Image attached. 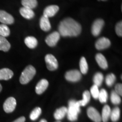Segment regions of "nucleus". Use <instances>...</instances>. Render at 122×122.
<instances>
[{
  "instance_id": "20",
  "label": "nucleus",
  "mask_w": 122,
  "mask_h": 122,
  "mask_svg": "<svg viewBox=\"0 0 122 122\" xmlns=\"http://www.w3.org/2000/svg\"><path fill=\"white\" fill-rule=\"evenodd\" d=\"M111 109L109 105H106L103 107L102 111L101 120L103 122H107L108 120L110 117Z\"/></svg>"
},
{
  "instance_id": "13",
  "label": "nucleus",
  "mask_w": 122,
  "mask_h": 122,
  "mask_svg": "<svg viewBox=\"0 0 122 122\" xmlns=\"http://www.w3.org/2000/svg\"><path fill=\"white\" fill-rule=\"evenodd\" d=\"M48 85L49 82L48 80H46V79L41 80L36 85V89H35L36 93L37 94H42L47 89V88L48 87Z\"/></svg>"
},
{
  "instance_id": "14",
  "label": "nucleus",
  "mask_w": 122,
  "mask_h": 122,
  "mask_svg": "<svg viewBox=\"0 0 122 122\" xmlns=\"http://www.w3.org/2000/svg\"><path fill=\"white\" fill-rule=\"evenodd\" d=\"M13 75V72L9 68H5L0 70V80H8L11 79Z\"/></svg>"
},
{
  "instance_id": "2",
  "label": "nucleus",
  "mask_w": 122,
  "mask_h": 122,
  "mask_svg": "<svg viewBox=\"0 0 122 122\" xmlns=\"http://www.w3.org/2000/svg\"><path fill=\"white\" fill-rule=\"evenodd\" d=\"M80 112V106H79L77 101L74 100H70L68 102V107L67 108L68 119L71 122L77 120L78 114Z\"/></svg>"
},
{
  "instance_id": "1",
  "label": "nucleus",
  "mask_w": 122,
  "mask_h": 122,
  "mask_svg": "<svg viewBox=\"0 0 122 122\" xmlns=\"http://www.w3.org/2000/svg\"><path fill=\"white\" fill-rule=\"evenodd\" d=\"M58 30L59 33L63 37H74L80 34L81 27L75 20L68 18L60 23Z\"/></svg>"
},
{
  "instance_id": "17",
  "label": "nucleus",
  "mask_w": 122,
  "mask_h": 122,
  "mask_svg": "<svg viewBox=\"0 0 122 122\" xmlns=\"http://www.w3.org/2000/svg\"><path fill=\"white\" fill-rule=\"evenodd\" d=\"M67 108L65 106L61 107L58 109L57 110L55 111L54 114V118L56 120L59 121L65 117L66 115L67 114Z\"/></svg>"
},
{
  "instance_id": "33",
  "label": "nucleus",
  "mask_w": 122,
  "mask_h": 122,
  "mask_svg": "<svg viewBox=\"0 0 122 122\" xmlns=\"http://www.w3.org/2000/svg\"><path fill=\"white\" fill-rule=\"evenodd\" d=\"M115 31L118 36L122 37V21L118 22L115 27Z\"/></svg>"
},
{
  "instance_id": "8",
  "label": "nucleus",
  "mask_w": 122,
  "mask_h": 122,
  "mask_svg": "<svg viewBox=\"0 0 122 122\" xmlns=\"http://www.w3.org/2000/svg\"><path fill=\"white\" fill-rule=\"evenodd\" d=\"M60 34L58 32H54L51 34H50L46 38V43L48 44L49 46L53 47L56 45L58 41L60 39Z\"/></svg>"
},
{
  "instance_id": "6",
  "label": "nucleus",
  "mask_w": 122,
  "mask_h": 122,
  "mask_svg": "<svg viewBox=\"0 0 122 122\" xmlns=\"http://www.w3.org/2000/svg\"><path fill=\"white\" fill-rule=\"evenodd\" d=\"M16 106V100L14 97H9L5 101L4 103V111L7 113H10L13 111H14V110Z\"/></svg>"
},
{
  "instance_id": "15",
  "label": "nucleus",
  "mask_w": 122,
  "mask_h": 122,
  "mask_svg": "<svg viewBox=\"0 0 122 122\" xmlns=\"http://www.w3.org/2000/svg\"><path fill=\"white\" fill-rule=\"evenodd\" d=\"M20 13L23 17L27 19H31L34 17L35 13L32 9L23 7L20 9Z\"/></svg>"
},
{
  "instance_id": "5",
  "label": "nucleus",
  "mask_w": 122,
  "mask_h": 122,
  "mask_svg": "<svg viewBox=\"0 0 122 122\" xmlns=\"http://www.w3.org/2000/svg\"><path fill=\"white\" fill-rule=\"evenodd\" d=\"M65 78L68 81H79L81 78V73L77 70H70L66 73Z\"/></svg>"
},
{
  "instance_id": "32",
  "label": "nucleus",
  "mask_w": 122,
  "mask_h": 122,
  "mask_svg": "<svg viewBox=\"0 0 122 122\" xmlns=\"http://www.w3.org/2000/svg\"><path fill=\"white\" fill-rule=\"evenodd\" d=\"M99 93H100V91H99L98 86L94 84L91 88V92H90L91 95L92 96L94 99H98Z\"/></svg>"
},
{
  "instance_id": "22",
  "label": "nucleus",
  "mask_w": 122,
  "mask_h": 122,
  "mask_svg": "<svg viewBox=\"0 0 122 122\" xmlns=\"http://www.w3.org/2000/svg\"><path fill=\"white\" fill-rule=\"evenodd\" d=\"M91 100V93L88 91L84 92L83 94V100L77 101L80 106H84L87 105Z\"/></svg>"
},
{
  "instance_id": "21",
  "label": "nucleus",
  "mask_w": 122,
  "mask_h": 122,
  "mask_svg": "<svg viewBox=\"0 0 122 122\" xmlns=\"http://www.w3.org/2000/svg\"><path fill=\"white\" fill-rule=\"evenodd\" d=\"M11 45L5 37L0 36V50L4 51H9Z\"/></svg>"
},
{
  "instance_id": "35",
  "label": "nucleus",
  "mask_w": 122,
  "mask_h": 122,
  "mask_svg": "<svg viewBox=\"0 0 122 122\" xmlns=\"http://www.w3.org/2000/svg\"><path fill=\"white\" fill-rule=\"evenodd\" d=\"M25 117H20V118H18L17 119H16L15 121H14L13 122H25Z\"/></svg>"
},
{
  "instance_id": "39",
  "label": "nucleus",
  "mask_w": 122,
  "mask_h": 122,
  "mask_svg": "<svg viewBox=\"0 0 122 122\" xmlns=\"http://www.w3.org/2000/svg\"><path fill=\"white\" fill-rule=\"evenodd\" d=\"M98 1H100V0H98ZM102 1H106V0H102Z\"/></svg>"
},
{
  "instance_id": "9",
  "label": "nucleus",
  "mask_w": 122,
  "mask_h": 122,
  "mask_svg": "<svg viewBox=\"0 0 122 122\" xmlns=\"http://www.w3.org/2000/svg\"><path fill=\"white\" fill-rule=\"evenodd\" d=\"M87 115L94 122H101L102 120L100 114L95 108L93 107H89L87 109Z\"/></svg>"
},
{
  "instance_id": "25",
  "label": "nucleus",
  "mask_w": 122,
  "mask_h": 122,
  "mask_svg": "<svg viewBox=\"0 0 122 122\" xmlns=\"http://www.w3.org/2000/svg\"><path fill=\"white\" fill-rule=\"evenodd\" d=\"M80 72L83 74H86L88 71V65L85 57H81L80 61Z\"/></svg>"
},
{
  "instance_id": "23",
  "label": "nucleus",
  "mask_w": 122,
  "mask_h": 122,
  "mask_svg": "<svg viewBox=\"0 0 122 122\" xmlns=\"http://www.w3.org/2000/svg\"><path fill=\"white\" fill-rule=\"evenodd\" d=\"M22 4L23 7L33 9L37 6V0H22Z\"/></svg>"
},
{
  "instance_id": "28",
  "label": "nucleus",
  "mask_w": 122,
  "mask_h": 122,
  "mask_svg": "<svg viewBox=\"0 0 122 122\" xmlns=\"http://www.w3.org/2000/svg\"><path fill=\"white\" fill-rule=\"evenodd\" d=\"M108 98V94L107 91L105 89H102L101 91H100V93H99L98 99L100 101L101 103H106L107 101Z\"/></svg>"
},
{
  "instance_id": "16",
  "label": "nucleus",
  "mask_w": 122,
  "mask_h": 122,
  "mask_svg": "<svg viewBox=\"0 0 122 122\" xmlns=\"http://www.w3.org/2000/svg\"><path fill=\"white\" fill-rule=\"evenodd\" d=\"M96 60L97 61V63L99 65V66L102 69H106L108 67V64L107 62L106 58L101 53H98L96 56Z\"/></svg>"
},
{
  "instance_id": "34",
  "label": "nucleus",
  "mask_w": 122,
  "mask_h": 122,
  "mask_svg": "<svg viewBox=\"0 0 122 122\" xmlns=\"http://www.w3.org/2000/svg\"><path fill=\"white\" fill-rule=\"evenodd\" d=\"M119 96H122V84H117L115 86V91Z\"/></svg>"
},
{
  "instance_id": "10",
  "label": "nucleus",
  "mask_w": 122,
  "mask_h": 122,
  "mask_svg": "<svg viewBox=\"0 0 122 122\" xmlns=\"http://www.w3.org/2000/svg\"><path fill=\"white\" fill-rule=\"evenodd\" d=\"M0 22L4 24H11L14 22L13 16L4 10H0Z\"/></svg>"
},
{
  "instance_id": "11",
  "label": "nucleus",
  "mask_w": 122,
  "mask_h": 122,
  "mask_svg": "<svg viewBox=\"0 0 122 122\" xmlns=\"http://www.w3.org/2000/svg\"><path fill=\"white\" fill-rule=\"evenodd\" d=\"M111 45L110 41L106 37L99 39L96 42V48L97 50H101L108 48Z\"/></svg>"
},
{
  "instance_id": "37",
  "label": "nucleus",
  "mask_w": 122,
  "mask_h": 122,
  "mask_svg": "<svg viewBox=\"0 0 122 122\" xmlns=\"http://www.w3.org/2000/svg\"><path fill=\"white\" fill-rule=\"evenodd\" d=\"M2 85H1V84H0V92H1V91H2Z\"/></svg>"
},
{
  "instance_id": "19",
  "label": "nucleus",
  "mask_w": 122,
  "mask_h": 122,
  "mask_svg": "<svg viewBox=\"0 0 122 122\" xmlns=\"http://www.w3.org/2000/svg\"><path fill=\"white\" fill-rule=\"evenodd\" d=\"M25 45L30 49H34L37 46L38 41L36 38L33 36H28L24 40Z\"/></svg>"
},
{
  "instance_id": "3",
  "label": "nucleus",
  "mask_w": 122,
  "mask_h": 122,
  "mask_svg": "<svg viewBox=\"0 0 122 122\" xmlns=\"http://www.w3.org/2000/svg\"><path fill=\"white\" fill-rule=\"evenodd\" d=\"M36 69L32 66L29 65L25 68L20 77V83L22 84L28 83L36 74Z\"/></svg>"
},
{
  "instance_id": "27",
  "label": "nucleus",
  "mask_w": 122,
  "mask_h": 122,
  "mask_svg": "<svg viewBox=\"0 0 122 122\" xmlns=\"http://www.w3.org/2000/svg\"><path fill=\"white\" fill-rule=\"evenodd\" d=\"M10 33V30L6 24H0V36L6 37L9 36Z\"/></svg>"
},
{
  "instance_id": "18",
  "label": "nucleus",
  "mask_w": 122,
  "mask_h": 122,
  "mask_svg": "<svg viewBox=\"0 0 122 122\" xmlns=\"http://www.w3.org/2000/svg\"><path fill=\"white\" fill-rule=\"evenodd\" d=\"M40 26L41 29L44 31H49L51 29V24L49 18L42 16L40 21Z\"/></svg>"
},
{
  "instance_id": "30",
  "label": "nucleus",
  "mask_w": 122,
  "mask_h": 122,
  "mask_svg": "<svg viewBox=\"0 0 122 122\" xmlns=\"http://www.w3.org/2000/svg\"><path fill=\"white\" fill-rule=\"evenodd\" d=\"M111 101L114 105H118L121 102V98L115 91H112L111 94Z\"/></svg>"
},
{
  "instance_id": "29",
  "label": "nucleus",
  "mask_w": 122,
  "mask_h": 122,
  "mask_svg": "<svg viewBox=\"0 0 122 122\" xmlns=\"http://www.w3.org/2000/svg\"><path fill=\"white\" fill-rule=\"evenodd\" d=\"M42 110L40 107H36L32 111L30 115V120H36L38 118L40 117V115L41 114Z\"/></svg>"
},
{
  "instance_id": "24",
  "label": "nucleus",
  "mask_w": 122,
  "mask_h": 122,
  "mask_svg": "<svg viewBox=\"0 0 122 122\" xmlns=\"http://www.w3.org/2000/svg\"><path fill=\"white\" fill-rule=\"evenodd\" d=\"M120 115V111L118 107H116L114 108L112 111H111L110 118L111 119L113 122H116L119 120Z\"/></svg>"
},
{
  "instance_id": "4",
  "label": "nucleus",
  "mask_w": 122,
  "mask_h": 122,
  "mask_svg": "<svg viewBox=\"0 0 122 122\" xmlns=\"http://www.w3.org/2000/svg\"><path fill=\"white\" fill-rule=\"evenodd\" d=\"M45 62L47 68L50 71H54L58 67V63L57 59L52 54H47L45 57Z\"/></svg>"
},
{
  "instance_id": "26",
  "label": "nucleus",
  "mask_w": 122,
  "mask_h": 122,
  "mask_svg": "<svg viewBox=\"0 0 122 122\" xmlns=\"http://www.w3.org/2000/svg\"><path fill=\"white\" fill-rule=\"evenodd\" d=\"M93 82L94 85L97 86H100L101 85L103 80V75L102 73L97 72L94 75L93 77Z\"/></svg>"
},
{
  "instance_id": "38",
  "label": "nucleus",
  "mask_w": 122,
  "mask_h": 122,
  "mask_svg": "<svg viewBox=\"0 0 122 122\" xmlns=\"http://www.w3.org/2000/svg\"><path fill=\"white\" fill-rule=\"evenodd\" d=\"M60 122V121H59V120H58V121H57V122Z\"/></svg>"
},
{
  "instance_id": "31",
  "label": "nucleus",
  "mask_w": 122,
  "mask_h": 122,
  "mask_svg": "<svg viewBox=\"0 0 122 122\" xmlns=\"http://www.w3.org/2000/svg\"><path fill=\"white\" fill-rule=\"evenodd\" d=\"M116 80L115 75L114 74H110L106 76V84L109 86H111L114 84Z\"/></svg>"
},
{
  "instance_id": "12",
  "label": "nucleus",
  "mask_w": 122,
  "mask_h": 122,
  "mask_svg": "<svg viewBox=\"0 0 122 122\" xmlns=\"http://www.w3.org/2000/svg\"><path fill=\"white\" fill-rule=\"evenodd\" d=\"M59 7L57 5H50L46 7L44 11L43 16L49 18L54 16L59 10Z\"/></svg>"
},
{
  "instance_id": "7",
  "label": "nucleus",
  "mask_w": 122,
  "mask_h": 122,
  "mask_svg": "<svg viewBox=\"0 0 122 122\" xmlns=\"http://www.w3.org/2000/svg\"><path fill=\"white\" fill-rule=\"evenodd\" d=\"M105 23L102 19H98L96 20L92 27V33L94 36H97L100 34Z\"/></svg>"
},
{
  "instance_id": "36",
  "label": "nucleus",
  "mask_w": 122,
  "mask_h": 122,
  "mask_svg": "<svg viewBox=\"0 0 122 122\" xmlns=\"http://www.w3.org/2000/svg\"><path fill=\"white\" fill-rule=\"evenodd\" d=\"M40 122H47V121H46V120H45V119H42L40 121Z\"/></svg>"
}]
</instances>
